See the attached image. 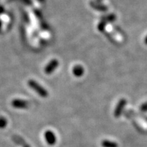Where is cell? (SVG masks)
I'll list each match as a JSON object with an SVG mask.
<instances>
[{"label": "cell", "mask_w": 147, "mask_h": 147, "mask_svg": "<svg viewBox=\"0 0 147 147\" xmlns=\"http://www.w3.org/2000/svg\"><path fill=\"white\" fill-rule=\"evenodd\" d=\"M100 1H101V0H100Z\"/></svg>", "instance_id": "9a60e30c"}, {"label": "cell", "mask_w": 147, "mask_h": 147, "mask_svg": "<svg viewBox=\"0 0 147 147\" xmlns=\"http://www.w3.org/2000/svg\"><path fill=\"white\" fill-rule=\"evenodd\" d=\"M89 3L91 8L96 10L100 11V12H106L108 10V7L106 5L97 2V1H91Z\"/></svg>", "instance_id": "5b68a950"}, {"label": "cell", "mask_w": 147, "mask_h": 147, "mask_svg": "<svg viewBox=\"0 0 147 147\" xmlns=\"http://www.w3.org/2000/svg\"><path fill=\"white\" fill-rule=\"evenodd\" d=\"M101 145H102V147H118V144L117 143L113 142V141L108 140H102Z\"/></svg>", "instance_id": "9c48e42d"}, {"label": "cell", "mask_w": 147, "mask_h": 147, "mask_svg": "<svg viewBox=\"0 0 147 147\" xmlns=\"http://www.w3.org/2000/svg\"><path fill=\"white\" fill-rule=\"evenodd\" d=\"M6 125V121L3 118L0 119V127L3 128Z\"/></svg>", "instance_id": "7c38bea8"}, {"label": "cell", "mask_w": 147, "mask_h": 147, "mask_svg": "<svg viewBox=\"0 0 147 147\" xmlns=\"http://www.w3.org/2000/svg\"><path fill=\"white\" fill-rule=\"evenodd\" d=\"M1 25H2V23H1V20H0V32H1Z\"/></svg>", "instance_id": "5bb4252c"}, {"label": "cell", "mask_w": 147, "mask_h": 147, "mask_svg": "<svg viewBox=\"0 0 147 147\" xmlns=\"http://www.w3.org/2000/svg\"><path fill=\"white\" fill-rule=\"evenodd\" d=\"M12 105L14 108H21V109H23V108H27L28 107L29 104L26 101L23 100H14L12 102Z\"/></svg>", "instance_id": "277c9868"}, {"label": "cell", "mask_w": 147, "mask_h": 147, "mask_svg": "<svg viewBox=\"0 0 147 147\" xmlns=\"http://www.w3.org/2000/svg\"><path fill=\"white\" fill-rule=\"evenodd\" d=\"M117 19V17H116V15L114 14H108V15L103 16L102 18H101V20L102 21H104L106 23H112V22H114L116 21Z\"/></svg>", "instance_id": "ba28073f"}, {"label": "cell", "mask_w": 147, "mask_h": 147, "mask_svg": "<svg viewBox=\"0 0 147 147\" xmlns=\"http://www.w3.org/2000/svg\"><path fill=\"white\" fill-rule=\"evenodd\" d=\"M106 25H107V23H106V22L101 20V21L99 23L98 25H97V29H98V30L101 32H104Z\"/></svg>", "instance_id": "30bf717a"}, {"label": "cell", "mask_w": 147, "mask_h": 147, "mask_svg": "<svg viewBox=\"0 0 147 147\" xmlns=\"http://www.w3.org/2000/svg\"><path fill=\"white\" fill-rule=\"evenodd\" d=\"M45 136L46 140L49 144L53 145L56 143V137H55V135L53 132L51 131H46Z\"/></svg>", "instance_id": "8992f818"}, {"label": "cell", "mask_w": 147, "mask_h": 147, "mask_svg": "<svg viewBox=\"0 0 147 147\" xmlns=\"http://www.w3.org/2000/svg\"><path fill=\"white\" fill-rule=\"evenodd\" d=\"M144 43H145V45H147V36H146V38H145V39H144Z\"/></svg>", "instance_id": "4fadbf2b"}, {"label": "cell", "mask_w": 147, "mask_h": 147, "mask_svg": "<svg viewBox=\"0 0 147 147\" xmlns=\"http://www.w3.org/2000/svg\"><path fill=\"white\" fill-rule=\"evenodd\" d=\"M73 74L76 77H81L84 73V69L82 65H75L72 69Z\"/></svg>", "instance_id": "52a82bcc"}, {"label": "cell", "mask_w": 147, "mask_h": 147, "mask_svg": "<svg viewBox=\"0 0 147 147\" xmlns=\"http://www.w3.org/2000/svg\"><path fill=\"white\" fill-rule=\"evenodd\" d=\"M58 66H59L58 60L56 59H52L47 65H46L45 68V74H51L54 72L55 69L57 68Z\"/></svg>", "instance_id": "7a4b0ae2"}, {"label": "cell", "mask_w": 147, "mask_h": 147, "mask_svg": "<svg viewBox=\"0 0 147 147\" xmlns=\"http://www.w3.org/2000/svg\"><path fill=\"white\" fill-rule=\"evenodd\" d=\"M126 104L127 100L123 98L119 101L118 104H117V106H116L115 112H114V116H115L116 118H119L121 115L124 107L126 106Z\"/></svg>", "instance_id": "3957f363"}, {"label": "cell", "mask_w": 147, "mask_h": 147, "mask_svg": "<svg viewBox=\"0 0 147 147\" xmlns=\"http://www.w3.org/2000/svg\"><path fill=\"white\" fill-rule=\"evenodd\" d=\"M140 110L142 112H147V102H145L142 104L140 107Z\"/></svg>", "instance_id": "8fae6325"}, {"label": "cell", "mask_w": 147, "mask_h": 147, "mask_svg": "<svg viewBox=\"0 0 147 147\" xmlns=\"http://www.w3.org/2000/svg\"><path fill=\"white\" fill-rule=\"evenodd\" d=\"M28 85L29 87L32 88L38 95L42 97H47L49 95V93H48L47 89H45L42 85L38 83L36 80H29L28 81Z\"/></svg>", "instance_id": "6da1fadb"}]
</instances>
